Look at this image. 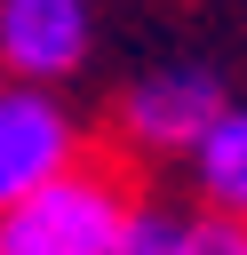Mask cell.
Segmentation results:
<instances>
[{
  "label": "cell",
  "instance_id": "cell-1",
  "mask_svg": "<svg viewBox=\"0 0 247 255\" xmlns=\"http://www.w3.org/2000/svg\"><path fill=\"white\" fill-rule=\"evenodd\" d=\"M120 223H127V191L104 167L72 159L0 207V255H112Z\"/></svg>",
  "mask_w": 247,
  "mask_h": 255
},
{
  "label": "cell",
  "instance_id": "cell-2",
  "mask_svg": "<svg viewBox=\"0 0 247 255\" xmlns=\"http://www.w3.org/2000/svg\"><path fill=\"white\" fill-rule=\"evenodd\" d=\"M215 112H223V72L215 64H159L120 96V128H127L135 151H191Z\"/></svg>",
  "mask_w": 247,
  "mask_h": 255
},
{
  "label": "cell",
  "instance_id": "cell-3",
  "mask_svg": "<svg viewBox=\"0 0 247 255\" xmlns=\"http://www.w3.org/2000/svg\"><path fill=\"white\" fill-rule=\"evenodd\" d=\"M80 159V128L48 88H0V207Z\"/></svg>",
  "mask_w": 247,
  "mask_h": 255
},
{
  "label": "cell",
  "instance_id": "cell-4",
  "mask_svg": "<svg viewBox=\"0 0 247 255\" xmlns=\"http://www.w3.org/2000/svg\"><path fill=\"white\" fill-rule=\"evenodd\" d=\"M88 56V0H0V64L16 80H72Z\"/></svg>",
  "mask_w": 247,
  "mask_h": 255
},
{
  "label": "cell",
  "instance_id": "cell-5",
  "mask_svg": "<svg viewBox=\"0 0 247 255\" xmlns=\"http://www.w3.org/2000/svg\"><path fill=\"white\" fill-rule=\"evenodd\" d=\"M191 175H199V191H207L215 215H247V104L223 96V112L191 143Z\"/></svg>",
  "mask_w": 247,
  "mask_h": 255
},
{
  "label": "cell",
  "instance_id": "cell-6",
  "mask_svg": "<svg viewBox=\"0 0 247 255\" xmlns=\"http://www.w3.org/2000/svg\"><path fill=\"white\" fill-rule=\"evenodd\" d=\"M191 247V215H167V207H127L112 255H183Z\"/></svg>",
  "mask_w": 247,
  "mask_h": 255
},
{
  "label": "cell",
  "instance_id": "cell-7",
  "mask_svg": "<svg viewBox=\"0 0 247 255\" xmlns=\"http://www.w3.org/2000/svg\"><path fill=\"white\" fill-rule=\"evenodd\" d=\"M183 255H247V215H191Z\"/></svg>",
  "mask_w": 247,
  "mask_h": 255
}]
</instances>
